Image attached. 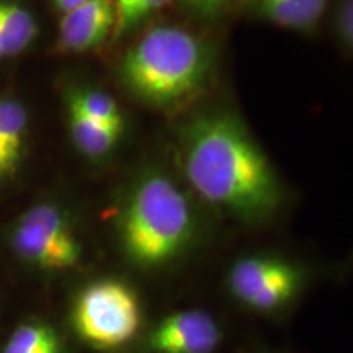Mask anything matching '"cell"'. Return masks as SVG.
<instances>
[{"instance_id":"obj_12","label":"cell","mask_w":353,"mask_h":353,"mask_svg":"<svg viewBox=\"0 0 353 353\" xmlns=\"http://www.w3.org/2000/svg\"><path fill=\"white\" fill-rule=\"evenodd\" d=\"M68 108L76 110L83 117L113 130L123 131V126H125L120 107L105 92L87 90V88L70 90L68 95Z\"/></svg>"},{"instance_id":"obj_19","label":"cell","mask_w":353,"mask_h":353,"mask_svg":"<svg viewBox=\"0 0 353 353\" xmlns=\"http://www.w3.org/2000/svg\"><path fill=\"white\" fill-rule=\"evenodd\" d=\"M51 2L54 3L56 8H59L61 12L65 13L72 10V8H76L77 6H81V3L85 2V0H51Z\"/></svg>"},{"instance_id":"obj_8","label":"cell","mask_w":353,"mask_h":353,"mask_svg":"<svg viewBox=\"0 0 353 353\" xmlns=\"http://www.w3.org/2000/svg\"><path fill=\"white\" fill-rule=\"evenodd\" d=\"M117 8L113 0H85L63 13L59 48L68 52H87L107 41L114 30Z\"/></svg>"},{"instance_id":"obj_2","label":"cell","mask_w":353,"mask_h":353,"mask_svg":"<svg viewBox=\"0 0 353 353\" xmlns=\"http://www.w3.org/2000/svg\"><path fill=\"white\" fill-rule=\"evenodd\" d=\"M211 69L210 48L176 26H154L123 57L128 90L154 107H174L203 85Z\"/></svg>"},{"instance_id":"obj_22","label":"cell","mask_w":353,"mask_h":353,"mask_svg":"<svg viewBox=\"0 0 353 353\" xmlns=\"http://www.w3.org/2000/svg\"><path fill=\"white\" fill-rule=\"evenodd\" d=\"M0 159H2V161H6V159H3V157H2V156H0ZM6 162H7V161H6ZM7 164H8V165H10V167H12V169H13V165H12V164H10V162H7Z\"/></svg>"},{"instance_id":"obj_9","label":"cell","mask_w":353,"mask_h":353,"mask_svg":"<svg viewBox=\"0 0 353 353\" xmlns=\"http://www.w3.org/2000/svg\"><path fill=\"white\" fill-rule=\"evenodd\" d=\"M0 353H64V343L50 322L28 319L8 334Z\"/></svg>"},{"instance_id":"obj_15","label":"cell","mask_w":353,"mask_h":353,"mask_svg":"<svg viewBox=\"0 0 353 353\" xmlns=\"http://www.w3.org/2000/svg\"><path fill=\"white\" fill-rule=\"evenodd\" d=\"M172 0H120L114 3L117 8V21L113 33L117 37L130 32L136 26L152 17L154 13L169 6Z\"/></svg>"},{"instance_id":"obj_16","label":"cell","mask_w":353,"mask_h":353,"mask_svg":"<svg viewBox=\"0 0 353 353\" xmlns=\"http://www.w3.org/2000/svg\"><path fill=\"white\" fill-rule=\"evenodd\" d=\"M337 33L345 46L353 44V0H341L337 7Z\"/></svg>"},{"instance_id":"obj_7","label":"cell","mask_w":353,"mask_h":353,"mask_svg":"<svg viewBox=\"0 0 353 353\" xmlns=\"http://www.w3.org/2000/svg\"><path fill=\"white\" fill-rule=\"evenodd\" d=\"M219 342L218 322L208 312L188 309L159 322L145 345L151 353H213Z\"/></svg>"},{"instance_id":"obj_18","label":"cell","mask_w":353,"mask_h":353,"mask_svg":"<svg viewBox=\"0 0 353 353\" xmlns=\"http://www.w3.org/2000/svg\"><path fill=\"white\" fill-rule=\"evenodd\" d=\"M299 2H301L304 10L307 12V15L311 17V20L317 23V20L321 19L322 13L327 8L329 0H299Z\"/></svg>"},{"instance_id":"obj_11","label":"cell","mask_w":353,"mask_h":353,"mask_svg":"<svg viewBox=\"0 0 353 353\" xmlns=\"http://www.w3.org/2000/svg\"><path fill=\"white\" fill-rule=\"evenodd\" d=\"M69 130L74 144L88 157H101L108 154L120 139L121 131L100 125L90 118L83 117L76 110L68 108Z\"/></svg>"},{"instance_id":"obj_23","label":"cell","mask_w":353,"mask_h":353,"mask_svg":"<svg viewBox=\"0 0 353 353\" xmlns=\"http://www.w3.org/2000/svg\"><path fill=\"white\" fill-rule=\"evenodd\" d=\"M113 2H114V3H117V2H120V0H113Z\"/></svg>"},{"instance_id":"obj_3","label":"cell","mask_w":353,"mask_h":353,"mask_svg":"<svg viewBox=\"0 0 353 353\" xmlns=\"http://www.w3.org/2000/svg\"><path fill=\"white\" fill-rule=\"evenodd\" d=\"M123 252L134 265L169 263L195 236V214L188 198L169 176L151 174L131 190L118 218Z\"/></svg>"},{"instance_id":"obj_17","label":"cell","mask_w":353,"mask_h":353,"mask_svg":"<svg viewBox=\"0 0 353 353\" xmlns=\"http://www.w3.org/2000/svg\"><path fill=\"white\" fill-rule=\"evenodd\" d=\"M179 2L198 17L213 19L229 6L231 0H179Z\"/></svg>"},{"instance_id":"obj_1","label":"cell","mask_w":353,"mask_h":353,"mask_svg":"<svg viewBox=\"0 0 353 353\" xmlns=\"http://www.w3.org/2000/svg\"><path fill=\"white\" fill-rule=\"evenodd\" d=\"M182 167L198 195L244 221L267 218L280 205V183L270 162L229 114H203L190 123Z\"/></svg>"},{"instance_id":"obj_4","label":"cell","mask_w":353,"mask_h":353,"mask_svg":"<svg viewBox=\"0 0 353 353\" xmlns=\"http://www.w3.org/2000/svg\"><path fill=\"white\" fill-rule=\"evenodd\" d=\"M143 321L139 299L118 280H99L79 291L70 322L87 345L117 350L138 334Z\"/></svg>"},{"instance_id":"obj_14","label":"cell","mask_w":353,"mask_h":353,"mask_svg":"<svg viewBox=\"0 0 353 353\" xmlns=\"http://www.w3.org/2000/svg\"><path fill=\"white\" fill-rule=\"evenodd\" d=\"M250 10L278 26L290 30H309L316 23L299 0H245Z\"/></svg>"},{"instance_id":"obj_21","label":"cell","mask_w":353,"mask_h":353,"mask_svg":"<svg viewBox=\"0 0 353 353\" xmlns=\"http://www.w3.org/2000/svg\"><path fill=\"white\" fill-rule=\"evenodd\" d=\"M8 170H12V167L7 164L6 161H2V159H0V175H3V174H7Z\"/></svg>"},{"instance_id":"obj_10","label":"cell","mask_w":353,"mask_h":353,"mask_svg":"<svg viewBox=\"0 0 353 353\" xmlns=\"http://www.w3.org/2000/svg\"><path fill=\"white\" fill-rule=\"evenodd\" d=\"M38 34V25L32 12L10 0H0V38L6 43L8 56L25 51Z\"/></svg>"},{"instance_id":"obj_20","label":"cell","mask_w":353,"mask_h":353,"mask_svg":"<svg viewBox=\"0 0 353 353\" xmlns=\"http://www.w3.org/2000/svg\"><path fill=\"white\" fill-rule=\"evenodd\" d=\"M6 57H8V51H7L6 43H3V39L0 38V61L6 59Z\"/></svg>"},{"instance_id":"obj_5","label":"cell","mask_w":353,"mask_h":353,"mask_svg":"<svg viewBox=\"0 0 353 353\" xmlns=\"http://www.w3.org/2000/svg\"><path fill=\"white\" fill-rule=\"evenodd\" d=\"M10 245L21 262L43 273H63L81 262L82 244L72 221L52 203H38L13 224Z\"/></svg>"},{"instance_id":"obj_6","label":"cell","mask_w":353,"mask_h":353,"mask_svg":"<svg viewBox=\"0 0 353 353\" xmlns=\"http://www.w3.org/2000/svg\"><path fill=\"white\" fill-rule=\"evenodd\" d=\"M301 276L293 265L270 257L242 259L231 268L229 288L254 311H275L296 294Z\"/></svg>"},{"instance_id":"obj_13","label":"cell","mask_w":353,"mask_h":353,"mask_svg":"<svg viewBox=\"0 0 353 353\" xmlns=\"http://www.w3.org/2000/svg\"><path fill=\"white\" fill-rule=\"evenodd\" d=\"M26 112L19 101L0 100V156L15 167L23 148Z\"/></svg>"}]
</instances>
